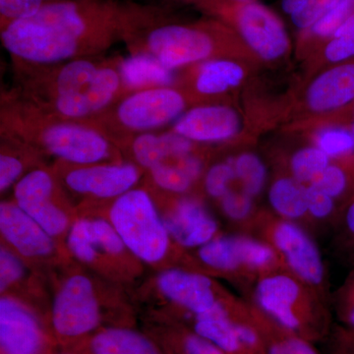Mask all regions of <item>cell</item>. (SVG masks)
<instances>
[{
  "mask_svg": "<svg viewBox=\"0 0 354 354\" xmlns=\"http://www.w3.org/2000/svg\"><path fill=\"white\" fill-rule=\"evenodd\" d=\"M135 4L120 0H53L27 19L0 28L18 65H53L94 57L122 39Z\"/></svg>",
  "mask_w": 354,
  "mask_h": 354,
  "instance_id": "cell-1",
  "label": "cell"
},
{
  "mask_svg": "<svg viewBox=\"0 0 354 354\" xmlns=\"http://www.w3.org/2000/svg\"><path fill=\"white\" fill-rule=\"evenodd\" d=\"M123 41L131 53H144L169 69L216 58H244L250 53L236 32L220 19L174 22L160 9L137 4Z\"/></svg>",
  "mask_w": 354,
  "mask_h": 354,
  "instance_id": "cell-2",
  "label": "cell"
},
{
  "mask_svg": "<svg viewBox=\"0 0 354 354\" xmlns=\"http://www.w3.org/2000/svg\"><path fill=\"white\" fill-rule=\"evenodd\" d=\"M31 68L23 100L60 120L88 122L111 108L123 91L118 62L78 58Z\"/></svg>",
  "mask_w": 354,
  "mask_h": 354,
  "instance_id": "cell-3",
  "label": "cell"
},
{
  "mask_svg": "<svg viewBox=\"0 0 354 354\" xmlns=\"http://www.w3.org/2000/svg\"><path fill=\"white\" fill-rule=\"evenodd\" d=\"M1 135L6 141L69 165L123 160L118 145L92 123L60 120L23 99L2 102Z\"/></svg>",
  "mask_w": 354,
  "mask_h": 354,
  "instance_id": "cell-4",
  "label": "cell"
},
{
  "mask_svg": "<svg viewBox=\"0 0 354 354\" xmlns=\"http://www.w3.org/2000/svg\"><path fill=\"white\" fill-rule=\"evenodd\" d=\"M50 323L58 341L81 339L97 332L109 302L120 300V286L72 262L53 274Z\"/></svg>",
  "mask_w": 354,
  "mask_h": 354,
  "instance_id": "cell-5",
  "label": "cell"
},
{
  "mask_svg": "<svg viewBox=\"0 0 354 354\" xmlns=\"http://www.w3.org/2000/svg\"><path fill=\"white\" fill-rule=\"evenodd\" d=\"M104 216L144 265L160 271L183 261L185 252L172 241L149 190L133 188L111 202Z\"/></svg>",
  "mask_w": 354,
  "mask_h": 354,
  "instance_id": "cell-6",
  "label": "cell"
},
{
  "mask_svg": "<svg viewBox=\"0 0 354 354\" xmlns=\"http://www.w3.org/2000/svg\"><path fill=\"white\" fill-rule=\"evenodd\" d=\"M64 244L74 262L120 288L135 285L145 271L104 215L79 214Z\"/></svg>",
  "mask_w": 354,
  "mask_h": 354,
  "instance_id": "cell-7",
  "label": "cell"
},
{
  "mask_svg": "<svg viewBox=\"0 0 354 354\" xmlns=\"http://www.w3.org/2000/svg\"><path fill=\"white\" fill-rule=\"evenodd\" d=\"M183 261L188 269L209 276L255 281L283 270L278 255L267 242L246 235H218L195 249V252L184 253Z\"/></svg>",
  "mask_w": 354,
  "mask_h": 354,
  "instance_id": "cell-8",
  "label": "cell"
},
{
  "mask_svg": "<svg viewBox=\"0 0 354 354\" xmlns=\"http://www.w3.org/2000/svg\"><path fill=\"white\" fill-rule=\"evenodd\" d=\"M191 101L190 95L183 88H146L127 95L115 109H106L90 122L111 140L115 133L113 142L116 144L122 133L128 137V134L146 133L176 122L187 111Z\"/></svg>",
  "mask_w": 354,
  "mask_h": 354,
  "instance_id": "cell-9",
  "label": "cell"
},
{
  "mask_svg": "<svg viewBox=\"0 0 354 354\" xmlns=\"http://www.w3.org/2000/svg\"><path fill=\"white\" fill-rule=\"evenodd\" d=\"M249 228L274 249L285 271L324 295L327 276L322 255L304 228L265 212H258Z\"/></svg>",
  "mask_w": 354,
  "mask_h": 354,
  "instance_id": "cell-10",
  "label": "cell"
},
{
  "mask_svg": "<svg viewBox=\"0 0 354 354\" xmlns=\"http://www.w3.org/2000/svg\"><path fill=\"white\" fill-rule=\"evenodd\" d=\"M321 295L283 270L256 279L254 290L256 307L290 332L308 329L310 324L324 314Z\"/></svg>",
  "mask_w": 354,
  "mask_h": 354,
  "instance_id": "cell-11",
  "label": "cell"
},
{
  "mask_svg": "<svg viewBox=\"0 0 354 354\" xmlns=\"http://www.w3.org/2000/svg\"><path fill=\"white\" fill-rule=\"evenodd\" d=\"M13 194L17 206L65 246L79 214L53 169L39 167L28 171L14 186Z\"/></svg>",
  "mask_w": 354,
  "mask_h": 354,
  "instance_id": "cell-12",
  "label": "cell"
},
{
  "mask_svg": "<svg viewBox=\"0 0 354 354\" xmlns=\"http://www.w3.org/2000/svg\"><path fill=\"white\" fill-rule=\"evenodd\" d=\"M209 12L232 28L252 55L264 62H279L291 51L290 35L281 18L258 1L223 2Z\"/></svg>",
  "mask_w": 354,
  "mask_h": 354,
  "instance_id": "cell-13",
  "label": "cell"
},
{
  "mask_svg": "<svg viewBox=\"0 0 354 354\" xmlns=\"http://www.w3.org/2000/svg\"><path fill=\"white\" fill-rule=\"evenodd\" d=\"M0 234L2 244L44 277L50 272V279L74 262L64 244L55 241L14 201L0 204Z\"/></svg>",
  "mask_w": 354,
  "mask_h": 354,
  "instance_id": "cell-14",
  "label": "cell"
},
{
  "mask_svg": "<svg viewBox=\"0 0 354 354\" xmlns=\"http://www.w3.org/2000/svg\"><path fill=\"white\" fill-rule=\"evenodd\" d=\"M53 171L67 196L76 195L90 203H111L137 187L144 169L124 160L84 165L59 162Z\"/></svg>",
  "mask_w": 354,
  "mask_h": 354,
  "instance_id": "cell-15",
  "label": "cell"
},
{
  "mask_svg": "<svg viewBox=\"0 0 354 354\" xmlns=\"http://www.w3.org/2000/svg\"><path fill=\"white\" fill-rule=\"evenodd\" d=\"M153 285L160 297L193 316L239 300L209 274L188 268L174 266L160 270Z\"/></svg>",
  "mask_w": 354,
  "mask_h": 354,
  "instance_id": "cell-16",
  "label": "cell"
},
{
  "mask_svg": "<svg viewBox=\"0 0 354 354\" xmlns=\"http://www.w3.org/2000/svg\"><path fill=\"white\" fill-rule=\"evenodd\" d=\"M158 206L172 241L181 250L199 248L220 235V225L201 198L171 195Z\"/></svg>",
  "mask_w": 354,
  "mask_h": 354,
  "instance_id": "cell-17",
  "label": "cell"
},
{
  "mask_svg": "<svg viewBox=\"0 0 354 354\" xmlns=\"http://www.w3.org/2000/svg\"><path fill=\"white\" fill-rule=\"evenodd\" d=\"M0 346L2 354H44L50 339L36 308L19 298L0 297Z\"/></svg>",
  "mask_w": 354,
  "mask_h": 354,
  "instance_id": "cell-18",
  "label": "cell"
},
{
  "mask_svg": "<svg viewBox=\"0 0 354 354\" xmlns=\"http://www.w3.org/2000/svg\"><path fill=\"white\" fill-rule=\"evenodd\" d=\"M244 129L241 113L223 104H204L187 109L171 131L195 144L225 143L239 138Z\"/></svg>",
  "mask_w": 354,
  "mask_h": 354,
  "instance_id": "cell-19",
  "label": "cell"
},
{
  "mask_svg": "<svg viewBox=\"0 0 354 354\" xmlns=\"http://www.w3.org/2000/svg\"><path fill=\"white\" fill-rule=\"evenodd\" d=\"M354 101V58L324 67L310 80L299 102L300 113L332 115Z\"/></svg>",
  "mask_w": 354,
  "mask_h": 354,
  "instance_id": "cell-20",
  "label": "cell"
},
{
  "mask_svg": "<svg viewBox=\"0 0 354 354\" xmlns=\"http://www.w3.org/2000/svg\"><path fill=\"white\" fill-rule=\"evenodd\" d=\"M248 67L239 58H216L197 64L184 90L196 99L225 95L239 88L248 76Z\"/></svg>",
  "mask_w": 354,
  "mask_h": 354,
  "instance_id": "cell-21",
  "label": "cell"
},
{
  "mask_svg": "<svg viewBox=\"0 0 354 354\" xmlns=\"http://www.w3.org/2000/svg\"><path fill=\"white\" fill-rule=\"evenodd\" d=\"M44 276L28 265L20 256L1 243L0 246V292L19 298L35 307L46 297ZM36 308V307H35Z\"/></svg>",
  "mask_w": 354,
  "mask_h": 354,
  "instance_id": "cell-22",
  "label": "cell"
},
{
  "mask_svg": "<svg viewBox=\"0 0 354 354\" xmlns=\"http://www.w3.org/2000/svg\"><path fill=\"white\" fill-rule=\"evenodd\" d=\"M125 141L127 143L124 148H129L133 162L144 171H149L169 158L196 152L197 147V144L172 131L164 134L140 133L123 140L118 146Z\"/></svg>",
  "mask_w": 354,
  "mask_h": 354,
  "instance_id": "cell-23",
  "label": "cell"
},
{
  "mask_svg": "<svg viewBox=\"0 0 354 354\" xmlns=\"http://www.w3.org/2000/svg\"><path fill=\"white\" fill-rule=\"evenodd\" d=\"M149 176L156 188L169 195H184L205 174V162L197 152L169 158L149 169Z\"/></svg>",
  "mask_w": 354,
  "mask_h": 354,
  "instance_id": "cell-24",
  "label": "cell"
},
{
  "mask_svg": "<svg viewBox=\"0 0 354 354\" xmlns=\"http://www.w3.org/2000/svg\"><path fill=\"white\" fill-rule=\"evenodd\" d=\"M124 93L157 87H176L177 76L155 57L144 53H131L118 62Z\"/></svg>",
  "mask_w": 354,
  "mask_h": 354,
  "instance_id": "cell-25",
  "label": "cell"
},
{
  "mask_svg": "<svg viewBox=\"0 0 354 354\" xmlns=\"http://www.w3.org/2000/svg\"><path fill=\"white\" fill-rule=\"evenodd\" d=\"M90 354H162L145 335L124 327L102 328L88 339Z\"/></svg>",
  "mask_w": 354,
  "mask_h": 354,
  "instance_id": "cell-26",
  "label": "cell"
},
{
  "mask_svg": "<svg viewBox=\"0 0 354 354\" xmlns=\"http://www.w3.org/2000/svg\"><path fill=\"white\" fill-rule=\"evenodd\" d=\"M268 198L274 215L279 218L297 221L308 216L307 185L290 174L274 179L270 186Z\"/></svg>",
  "mask_w": 354,
  "mask_h": 354,
  "instance_id": "cell-27",
  "label": "cell"
},
{
  "mask_svg": "<svg viewBox=\"0 0 354 354\" xmlns=\"http://www.w3.org/2000/svg\"><path fill=\"white\" fill-rule=\"evenodd\" d=\"M353 12L354 0H339L315 24L299 32L300 50H318Z\"/></svg>",
  "mask_w": 354,
  "mask_h": 354,
  "instance_id": "cell-28",
  "label": "cell"
},
{
  "mask_svg": "<svg viewBox=\"0 0 354 354\" xmlns=\"http://www.w3.org/2000/svg\"><path fill=\"white\" fill-rule=\"evenodd\" d=\"M232 162L239 188L253 198L259 196L268 177L262 158L253 152H242L232 158Z\"/></svg>",
  "mask_w": 354,
  "mask_h": 354,
  "instance_id": "cell-29",
  "label": "cell"
},
{
  "mask_svg": "<svg viewBox=\"0 0 354 354\" xmlns=\"http://www.w3.org/2000/svg\"><path fill=\"white\" fill-rule=\"evenodd\" d=\"M332 162L318 147L311 145L298 149L290 160V176L299 183L309 185Z\"/></svg>",
  "mask_w": 354,
  "mask_h": 354,
  "instance_id": "cell-30",
  "label": "cell"
},
{
  "mask_svg": "<svg viewBox=\"0 0 354 354\" xmlns=\"http://www.w3.org/2000/svg\"><path fill=\"white\" fill-rule=\"evenodd\" d=\"M318 50L322 67L354 58V12Z\"/></svg>",
  "mask_w": 354,
  "mask_h": 354,
  "instance_id": "cell-31",
  "label": "cell"
},
{
  "mask_svg": "<svg viewBox=\"0 0 354 354\" xmlns=\"http://www.w3.org/2000/svg\"><path fill=\"white\" fill-rule=\"evenodd\" d=\"M313 145L318 147L332 160L354 153V138L348 130L335 124L319 128L312 136Z\"/></svg>",
  "mask_w": 354,
  "mask_h": 354,
  "instance_id": "cell-32",
  "label": "cell"
},
{
  "mask_svg": "<svg viewBox=\"0 0 354 354\" xmlns=\"http://www.w3.org/2000/svg\"><path fill=\"white\" fill-rule=\"evenodd\" d=\"M254 199L255 198L247 194L241 188L235 189L232 187L218 202L221 212L228 220L234 223H242L245 227H250L258 214L255 209Z\"/></svg>",
  "mask_w": 354,
  "mask_h": 354,
  "instance_id": "cell-33",
  "label": "cell"
},
{
  "mask_svg": "<svg viewBox=\"0 0 354 354\" xmlns=\"http://www.w3.org/2000/svg\"><path fill=\"white\" fill-rule=\"evenodd\" d=\"M236 181L232 158L211 165L204 174V189L212 199H221Z\"/></svg>",
  "mask_w": 354,
  "mask_h": 354,
  "instance_id": "cell-34",
  "label": "cell"
},
{
  "mask_svg": "<svg viewBox=\"0 0 354 354\" xmlns=\"http://www.w3.org/2000/svg\"><path fill=\"white\" fill-rule=\"evenodd\" d=\"M26 158L15 150L1 146V155H0V191L1 194L6 192L11 186L15 184L25 176Z\"/></svg>",
  "mask_w": 354,
  "mask_h": 354,
  "instance_id": "cell-35",
  "label": "cell"
},
{
  "mask_svg": "<svg viewBox=\"0 0 354 354\" xmlns=\"http://www.w3.org/2000/svg\"><path fill=\"white\" fill-rule=\"evenodd\" d=\"M46 0H0V28L39 12Z\"/></svg>",
  "mask_w": 354,
  "mask_h": 354,
  "instance_id": "cell-36",
  "label": "cell"
},
{
  "mask_svg": "<svg viewBox=\"0 0 354 354\" xmlns=\"http://www.w3.org/2000/svg\"><path fill=\"white\" fill-rule=\"evenodd\" d=\"M337 201L311 183L307 185V212L314 220L326 221L335 216Z\"/></svg>",
  "mask_w": 354,
  "mask_h": 354,
  "instance_id": "cell-37",
  "label": "cell"
},
{
  "mask_svg": "<svg viewBox=\"0 0 354 354\" xmlns=\"http://www.w3.org/2000/svg\"><path fill=\"white\" fill-rule=\"evenodd\" d=\"M337 243L342 255L354 267V195L342 211Z\"/></svg>",
  "mask_w": 354,
  "mask_h": 354,
  "instance_id": "cell-38",
  "label": "cell"
},
{
  "mask_svg": "<svg viewBox=\"0 0 354 354\" xmlns=\"http://www.w3.org/2000/svg\"><path fill=\"white\" fill-rule=\"evenodd\" d=\"M334 301L342 322L354 330V267L335 292Z\"/></svg>",
  "mask_w": 354,
  "mask_h": 354,
  "instance_id": "cell-39",
  "label": "cell"
},
{
  "mask_svg": "<svg viewBox=\"0 0 354 354\" xmlns=\"http://www.w3.org/2000/svg\"><path fill=\"white\" fill-rule=\"evenodd\" d=\"M339 0H309L299 13L291 16L293 26L298 31L304 32L315 24Z\"/></svg>",
  "mask_w": 354,
  "mask_h": 354,
  "instance_id": "cell-40",
  "label": "cell"
},
{
  "mask_svg": "<svg viewBox=\"0 0 354 354\" xmlns=\"http://www.w3.org/2000/svg\"><path fill=\"white\" fill-rule=\"evenodd\" d=\"M179 346L183 354H227L195 332L183 333L179 337Z\"/></svg>",
  "mask_w": 354,
  "mask_h": 354,
  "instance_id": "cell-41",
  "label": "cell"
},
{
  "mask_svg": "<svg viewBox=\"0 0 354 354\" xmlns=\"http://www.w3.org/2000/svg\"><path fill=\"white\" fill-rule=\"evenodd\" d=\"M268 354H318L315 349L304 341L302 337L297 335L281 337V339L272 342Z\"/></svg>",
  "mask_w": 354,
  "mask_h": 354,
  "instance_id": "cell-42",
  "label": "cell"
},
{
  "mask_svg": "<svg viewBox=\"0 0 354 354\" xmlns=\"http://www.w3.org/2000/svg\"><path fill=\"white\" fill-rule=\"evenodd\" d=\"M330 116V124L337 125L348 130L354 138V101L346 108L341 109Z\"/></svg>",
  "mask_w": 354,
  "mask_h": 354,
  "instance_id": "cell-43",
  "label": "cell"
},
{
  "mask_svg": "<svg viewBox=\"0 0 354 354\" xmlns=\"http://www.w3.org/2000/svg\"><path fill=\"white\" fill-rule=\"evenodd\" d=\"M308 2L309 0H281V6L283 12L291 17L299 13Z\"/></svg>",
  "mask_w": 354,
  "mask_h": 354,
  "instance_id": "cell-44",
  "label": "cell"
},
{
  "mask_svg": "<svg viewBox=\"0 0 354 354\" xmlns=\"http://www.w3.org/2000/svg\"><path fill=\"white\" fill-rule=\"evenodd\" d=\"M342 349L341 354H354V344L351 341H348L346 337L344 335L342 337Z\"/></svg>",
  "mask_w": 354,
  "mask_h": 354,
  "instance_id": "cell-45",
  "label": "cell"
},
{
  "mask_svg": "<svg viewBox=\"0 0 354 354\" xmlns=\"http://www.w3.org/2000/svg\"><path fill=\"white\" fill-rule=\"evenodd\" d=\"M257 1V0H225L223 2H230V3L245 4L250 2ZM216 7V6H215Z\"/></svg>",
  "mask_w": 354,
  "mask_h": 354,
  "instance_id": "cell-46",
  "label": "cell"
},
{
  "mask_svg": "<svg viewBox=\"0 0 354 354\" xmlns=\"http://www.w3.org/2000/svg\"><path fill=\"white\" fill-rule=\"evenodd\" d=\"M344 337H346V339H348V341H351L354 344V330H346V332H344V334H342Z\"/></svg>",
  "mask_w": 354,
  "mask_h": 354,
  "instance_id": "cell-47",
  "label": "cell"
},
{
  "mask_svg": "<svg viewBox=\"0 0 354 354\" xmlns=\"http://www.w3.org/2000/svg\"><path fill=\"white\" fill-rule=\"evenodd\" d=\"M174 1L183 2V3H198L201 6L204 0H174Z\"/></svg>",
  "mask_w": 354,
  "mask_h": 354,
  "instance_id": "cell-48",
  "label": "cell"
},
{
  "mask_svg": "<svg viewBox=\"0 0 354 354\" xmlns=\"http://www.w3.org/2000/svg\"><path fill=\"white\" fill-rule=\"evenodd\" d=\"M46 1H53V0H46Z\"/></svg>",
  "mask_w": 354,
  "mask_h": 354,
  "instance_id": "cell-49",
  "label": "cell"
},
{
  "mask_svg": "<svg viewBox=\"0 0 354 354\" xmlns=\"http://www.w3.org/2000/svg\"><path fill=\"white\" fill-rule=\"evenodd\" d=\"M65 354H75V353H65Z\"/></svg>",
  "mask_w": 354,
  "mask_h": 354,
  "instance_id": "cell-50",
  "label": "cell"
}]
</instances>
